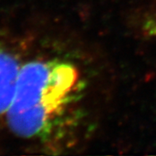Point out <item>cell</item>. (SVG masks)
Listing matches in <instances>:
<instances>
[{"mask_svg": "<svg viewBox=\"0 0 156 156\" xmlns=\"http://www.w3.org/2000/svg\"><path fill=\"white\" fill-rule=\"evenodd\" d=\"M20 70L16 57L0 45V115L7 112L12 102Z\"/></svg>", "mask_w": 156, "mask_h": 156, "instance_id": "2", "label": "cell"}, {"mask_svg": "<svg viewBox=\"0 0 156 156\" xmlns=\"http://www.w3.org/2000/svg\"><path fill=\"white\" fill-rule=\"evenodd\" d=\"M81 80L69 62L37 60L26 64L6 112L11 131L27 139L50 137L82 97Z\"/></svg>", "mask_w": 156, "mask_h": 156, "instance_id": "1", "label": "cell"}, {"mask_svg": "<svg viewBox=\"0 0 156 156\" xmlns=\"http://www.w3.org/2000/svg\"><path fill=\"white\" fill-rule=\"evenodd\" d=\"M147 30L152 35H156V15L153 16L151 20L148 23Z\"/></svg>", "mask_w": 156, "mask_h": 156, "instance_id": "3", "label": "cell"}]
</instances>
